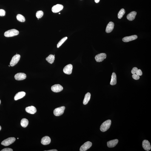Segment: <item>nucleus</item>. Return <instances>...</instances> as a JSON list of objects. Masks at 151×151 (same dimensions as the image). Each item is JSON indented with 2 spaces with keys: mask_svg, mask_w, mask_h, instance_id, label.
<instances>
[{
  "mask_svg": "<svg viewBox=\"0 0 151 151\" xmlns=\"http://www.w3.org/2000/svg\"><path fill=\"white\" fill-rule=\"evenodd\" d=\"M125 13V10L123 9H121L118 14V18L119 19H121Z\"/></svg>",
  "mask_w": 151,
  "mask_h": 151,
  "instance_id": "nucleus-25",
  "label": "nucleus"
},
{
  "mask_svg": "<svg viewBox=\"0 0 151 151\" xmlns=\"http://www.w3.org/2000/svg\"><path fill=\"white\" fill-rule=\"evenodd\" d=\"M132 77L133 79L135 80H139L140 79V76H139L137 75L136 74H133V75H132Z\"/></svg>",
  "mask_w": 151,
  "mask_h": 151,
  "instance_id": "nucleus-29",
  "label": "nucleus"
},
{
  "mask_svg": "<svg viewBox=\"0 0 151 151\" xmlns=\"http://www.w3.org/2000/svg\"><path fill=\"white\" fill-rule=\"evenodd\" d=\"M1 103V101L0 100V104Z\"/></svg>",
  "mask_w": 151,
  "mask_h": 151,
  "instance_id": "nucleus-36",
  "label": "nucleus"
},
{
  "mask_svg": "<svg viewBox=\"0 0 151 151\" xmlns=\"http://www.w3.org/2000/svg\"><path fill=\"white\" fill-rule=\"evenodd\" d=\"M50 137L48 136H45L43 137L41 140V144L44 145H48L50 144Z\"/></svg>",
  "mask_w": 151,
  "mask_h": 151,
  "instance_id": "nucleus-17",
  "label": "nucleus"
},
{
  "mask_svg": "<svg viewBox=\"0 0 151 151\" xmlns=\"http://www.w3.org/2000/svg\"><path fill=\"white\" fill-rule=\"evenodd\" d=\"M9 67H10V65H9Z\"/></svg>",
  "mask_w": 151,
  "mask_h": 151,
  "instance_id": "nucleus-38",
  "label": "nucleus"
},
{
  "mask_svg": "<svg viewBox=\"0 0 151 151\" xmlns=\"http://www.w3.org/2000/svg\"><path fill=\"white\" fill-rule=\"evenodd\" d=\"M91 97V94L89 92H88L86 94L84 98L83 101V104L84 105L87 104L90 101Z\"/></svg>",
  "mask_w": 151,
  "mask_h": 151,
  "instance_id": "nucleus-21",
  "label": "nucleus"
},
{
  "mask_svg": "<svg viewBox=\"0 0 151 151\" xmlns=\"http://www.w3.org/2000/svg\"><path fill=\"white\" fill-rule=\"evenodd\" d=\"M67 39V37H64L62 38V39L58 42L57 45V47L58 48H59L60 47H61V46L65 42V41Z\"/></svg>",
  "mask_w": 151,
  "mask_h": 151,
  "instance_id": "nucleus-26",
  "label": "nucleus"
},
{
  "mask_svg": "<svg viewBox=\"0 0 151 151\" xmlns=\"http://www.w3.org/2000/svg\"><path fill=\"white\" fill-rule=\"evenodd\" d=\"M114 27V23L112 22H110L106 27V33H109L111 32L113 30Z\"/></svg>",
  "mask_w": 151,
  "mask_h": 151,
  "instance_id": "nucleus-15",
  "label": "nucleus"
},
{
  "mask_svg": "<svg viewBox=\"0 0 151 151\" xmlns=\"http://www.w3.org/2000/svg\"><path fill=\"white\" fill-rule=\"evenodd\" d=\"M20 55L17 54L14 55L12 58L10 63V66L11 67H13L18 63L20 58Z\"/></svg>",
  "mask_w": 151,
  "mask_h": 151,
  "instance_id": "nucleus-5",
  "label": "nucleus"
},
{
  "mask_svg": "<svg viewBox=\"0 0 151 151\" xmlns=\"http://www.w3.org/2000/svg\"><path fill=\"white\" fill-rule=\"evenodd\" d=\"M65 107L64 106L57 108L53 111L54 114L56 116H59L64 113Z\"/></svg>",
  "mask_w": 151,
  "mask_h": 151,
  "instance_id": "nucleus-3",
  "label": "nucleus"
},
{
  "mask_svg": "<svg viewBox=\"0 0 151 151\" xmlns=\"http://www.w3.org/2000/svg\"><path fill=\"white\" fill-rule=\"evenodd\" d=\"M1 151H13V149L10 148H4Z\"/></svg>",
  "mask_w": 151,
  "mask_h": 151,
  "instance_id": "nucleus-32",
  "label": "nucleus"
},
{
  "mask_svg": "<svg viewBox=\"0 0 151 151\" xmlns=\"http://www.w3.org/2000/svg\"><path fill=\"white\" fill-rule=\"evenodd\" d=\"M61 13H59V14H60Z\"/></svg>",
  "mask_w": 151,
  "mask_h": 151,
  "instance_id": "nucleus-37",
  "label": "nucleus"
},
{
  "mask_svg": "<svg viewBox=\"0 0 151 151\" xmlns=\"http://www.w3.org/2000/svg\"><path fill=\"white\" fill-rule=\"evenodd\" d=\"M51 89L52 91L58 93L61 92L63 90V87L59 84H55L52 86Z\"/></svg>",
  "mask_w": 151,
  "mask_h": 151,
  "instance_id": "nucleus-8",
  "label": "nucleus"
},
{
  "mask_svg": "<svg viewBox=\"0 0 151 151\" xmlns=\"http://www.w3.org/2000/svg\"><path fill=\"white\" fill-rule=\"evenodd\" d=\"M73 68V65L71 64H69L64 68L63 71L64 73L67 75H70L72 73Z\"/></svg>",
  "mask_w": 151,
  "mask_h": 151,
  "instance_id": "nucleus-9",
  "label": "nucleus"
},
{
  "mask_svg": "<svg viewBox=\"0 0 151 151\" xmlns=\"http://www.w3.org/2000/svg\"><path fill=\"white\" fill-rule=\"evenodd\" d=\"M14 77L17 80H22L26 79L27 75L24 73H18L15 75Z\"/></svg>",
  "mask_w": 151,
  "mask_h": 151,
  "instance_id": "nucleus-11",
  "label": "nucleus"
},
{
  "mask_svg": "<svg viewBox=\"0 0 151 151\" xmlns=\"http://www.w3.org/2000/svg\"><path fill=\"white\" fill-rule=\"evenodd\" d=\"M92 143L90 141H87L81 146L80 149V151H85L91 147Z\"/></svg>",
  "mask_w": 151,
  "mask_h": 151,
  "instance_id": "nucleus-7",
  "label": "nucleus"
},
{
  "mask_svg": "<svg viewBox=\"0 0 151 151\" xmlns=\"http://www.w3.org/2000/svg\"><path fill=\"white\" fill-rule=\"evenodd\" d=\"M44 12L40 10L37 12L36 16L38 18H40L42 17L44 15Z\"/></svg>",
  "mask_w": 151,
  "mask_h": 151,
  "instance_id": "nucleus-27",
  "label": "nucleus"
},
{
  "mask_svg": "<svg viewBox=\"0 0 151 151\" xmlns=\"http://www.w3.org/2000/svg\"><path fill=\"white\" fill-rule=\"evenodd\" d=\"M1 126H0V130H1Z\"/></svg>",
  "mask_w": 151,
  "mask_h": 151,
  "instance_id": "nucleus-35",
  "label": "nucleus"
},
{
  "mask_svg": "<svg viewBox=\"0 0 151 151\" xmlns=\"http://www.w3.org/2000/svg\"><path fill=\"white\" fill-rule=\"evenodd\" d=\"M106 57H107V55L106 53H101L96 55L95 57V59L97 62H100L106 59Z\"/></svg>",
  "mask_w": 151,
  "mask_h": 151,
  "instance_id": "nucleus-6",
  "label": "nucleus"
},
{
  "mask_svg": "<svg viewBox=\"0 0 151 151\" xmlns=\"http://www.w3.org/2000/svg\"><path fill=\"white\" fill-rule=\"evenodd\" d=\"M25 110L27 113L31 114H34L36 113L37 111L36 107L33 106H29L26 107Z\"/></svg>",
  "mask_w": 151,
  "mask_h": 151,
  "instance_id": "nucleus-14",
  "label": "nucleus"
},
{
  "mask_svg": "<svg viewBox=\"0 0 151 151\" xmlns=\"http://www.w3.org/2000/svg\"><path fill=\"white\" fill-rule=\"evenodd\" d=\"M19 32L15 29H12L6 31L4 34V36L7 37L16 36L19 34Z\"/></svg>",
  "mask_w": 151,
  "mask_h": 151,
  "instance_id": "nucleus-2",
  "label": "nucleus"
},
{
  "mask_svg": "<svg viewBox=\"0 0 151 151\" xmlns=\"http://www.w3.org/2000/svg\"><path fill=\"white\" fill-rule=\"evenodd\" d=\"M111 123V121L110 120H107L104 121L100 127V130L103 132L106 131L110 128Z\"/></svg>",
  "mask_w": 151,
  "mask_h": 151,
  "instance_id": "nucleus-1",
  "label": "nucleus"
},
{
  "mask_svg": "<svg viewBox=\"0 0 151 151\" xmlns=\"http://www.w3.org/2000/svg\"><path fill=\"white\" fill-rule=\"evenodd\" d=\"M137 15V12L133 11L130 12L127 15V19L130 21H132L135 19Z\"/></svg>",
  "mask_w": 151,
  "mask_h": 151,
  "instance_id": "nucleus-19",
  "label": "nucleus"
},
{
  "mask_svg": "<svg viewBox=\"0 0 151 151\" xmlns=\"http://www.w3.org/2000/svg\"><path fill=\"white\" fill-rule=\"evenodd\" d=\"M63 8V6L61 4H57L54 6L52 9V11L54 13L59 12L62 10Z\"/></svg>",
  "mask_w": 151,
  "mask_h": 151,
  "instance_id": "nucleus-10",
  "label": "nucleus"
},
{
  "mask_svg": "<svg viewBox=\"0 0 151 151\" xmlns=\"http://www.w3.org/2000/svg\"><path fill=\"white\" fill-rule=\"evenodd\" d=\"M5 11L3 9H0V16H4L5 15Z\"/></svg>",
  "mask_w": 151,
  "mask_h": 151,
  "instance_id": "nucleus-28",
  "label": "nucleus"
},
{
  "mask_svg": "<svg viewBox=\"0 0 151 151\" xmlns=\"http://www.w3.org/2000/svg\"><path fill=\"white\" fill-rule=\"evenodd\" d=\"M29 124V121L27 119L23 118L21 120V124L23 127L26 128L27 127Z\"/></svg>",
  "mask_w": 151,
  "mask_h": 151,
  "instance_id": "nucleus-23",
  "label": "nucleus"
},
{
  "mask_svg": "<svg viewBox=\"0 0 151 151\" xmlns=\"http://www.w3.org/2000/svg\"><path fill=\"white\" fill-rule=\"evenodd\" d=\"M138 70V69L137 67H133L131 73L132 74H136Z\"/></svg>",
  "mask_w": 151,
  "mask_h": 151,
  "instance_id": "nucleus-30",
  "label": "nucleus"
},
{
  "mask_svg": "<svg viewBox=\"0 0 151 151\" xmlns=\"http://www.w3.org/2000/svg\"><path fill=\"white\" fill-rule=\"evenodd\" d=\"M136 74L139 76L142 75V73L141 70H140V69H139V70H138V71H137Z\"/></svg>",
  "mask_w": 151,
  "mask_h": 151,
  "instance_id": "nucleus-31",
  "label": "nucleus"
},
{
  "mask_svg": "<svg viewBox=\"0 0 151 151\" xmlns=\"http://www.w3.org/2000/svg\"><path fill=\"white\" fill-rule=\"evenodd\" d=\"M118 142V139H115L109 141L107 142V146L109 148H112L114 147Z\"/></svg>",
  "mask_w": 151,
  "mask_h": 151,
  "instance_id": "nucleus-16",
  "label": "nucleus"
},
{
  "mask_svg": "<svg viewBox=\"0 0 151 151\" xmlns=\"http://www.w3.org/2000/svg\"><path fill=\"white\" fill-rule=\"evenodd\" d=\"M138 38V36L136 35H133L132 36H126L123 38L122 40L125 42H129V41L134 40Z\"/></svg>",
  "mask_w": 151,
  "mask_h": 151,
  "instance_id": "nucleus-13",
  "label": "nucleus"
},
{
  "mask_svg": "<svg viewBox=\"0 0 151 151\" xmlns=\"http://www.w3.org/2000/svg\"><path fill=\"white\" fill-rule=\"evenodd\" d=\"M26 93L24 92H18L17 93L14 97V99L15 101L20 99L25 96Z\"/></svg>",
  "mask_w": 151,
  "mask_h": 151,
  "instance_id": "nucleus-18",
  "label": "nucleus"
},
{
  "mask_svg": "<svg viewBox=\"0 0 151 151\" xmlns=\"http://www.w3.org/2000/svg\"></svg>",
  "mask_w": 151,
  "mask_h": 151,
  "instance_id": "nucleus-39",
  "label": "nucleus"
},
{
  "mask_svg": "<svg viewBox=\"0 0 151 151\" xmlns=\"http://www.w3.org/2000/svg\"><path fill=\"white\" fill-rule=\"evenodd\" d=\"M55 56L52 54L49 55L46 58V60L50 64H52L53 63L55 60Z\"/></svg>",
  "mask_w": 151,
  "mask_h": 151,
  "instance_id": "nucleus-22",
  "label": "nucleus"
},
{
  "mask_svg": "<svg viewBox=\"0 0 151 151\" xmlns=\"http://www.w3.org/2000/svg\"><path fill=\"white\" fill-rule=\"evenodd\" d=\"M100 0H95V2L96 3H98L100 1Z\"/></svg>",
  "mask_w": 151,
  "mask_h": 151,
  "instance_id": "nucleus-34",
  "label": "nucleus"
},
{
  "mask_svg": "<svg viewBox=\"0 0 151 151\" xmlns=\"http://www.w3.org/2000/svg\"><path fill=\"white\" fill-rule=\"evenodd\" d=\"M56 149H52V150H49L48 151H57Z\"/></svg>",
  "mask_w": 151,
  "mask_h": 151,
  "instance_id": "nucleus-33",
  "label": "nucleus"
},
{
  "mask_svg": "<svg viewBox=\"0 0 151 151\" xmlns=\"http://www.w3.org/2000/svg\"><path fill=\"white\" fill-rule=\"evenodd\" d=\"M17 19L18 21L21 22H24L25 21V18L22 15L20 14H18L17 15Z\"/></svg>",
  "mask_w": 151,
  "mask_h": 151,
  "instance_id": "nucleus-24",
  "label": "nucleus"
},
{
  "mask_svg": "<svg viewBox=\"0 0 151 151\" xmlns=\"http://www.w3.org/2000/svg\"><path fill=\"white\" fill-rule=\"evenodd\" d=\"M15 140V138L13 137L9 138L3 141L1 144L4 146H9L14 142Z\"/></svg>",
  "mask_w": 151,
  "mask_h": 151,
  "instance_id": "nucleus-4",
  "label": "nucleus"
},
{
  "mask_svg": "<svg viewBox=\"0 0 151 151\" xmlns=\"http://www.w3.org/2000/svg\"><path fill=\"white\" fill-rule=\"evenodd\" d=\"M117 83V77L116 74L114 72L111 76V80L110 84L111 85H114L116 84Z\"/></svg>",
  "mask_w": 151,
  "mask_h": 151,
  "instance_id": "nucleus-20",
  "label": "nucleus"
},
{
  "mask_svg": "<svg viewBox=\"0 0 151 151\" xmlns=\"http://www.w3.org/2000/svg\"><path fill=\"white\" fill-rule=\"evenodd\" d=\"M142 147L146 151L150 150L151 149L150 142L147 140H144L143 141L142 144Z\"/></svg>",
  "mask_w": 151,
  "mask_h": 151,
  "instance_id": "nucleus-12",
  "label": "nucleus"
}]
</instances>
